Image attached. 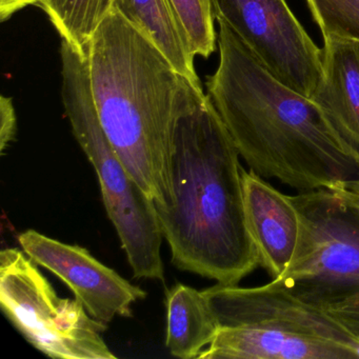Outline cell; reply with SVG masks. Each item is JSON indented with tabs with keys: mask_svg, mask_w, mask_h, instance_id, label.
Returning <instances> with one entry per match:
<instances>
[{
	"mask_svg": "<svg viewBox=\"0 0 359 359\" xmlns=\"http://www.w3.org/2000/svg\"><path fill=\"white\" fill-rule=\"evenodd\" d=\"M239 153L203 91L180 111L153 201L176 268L238 285L260 266L248 228Z\"/></svg>",
	"mask_w": 359,
	"mask_h": 359,
	"instance_id": "obj_1",
	"label": "cell"
},
{
	"mask_svg": "<svg viewBox=\"0 0 359 359\" xmlns=\"http://www.w3.org/2000/svg\"><path fill=\"white\" fill-rule=\"evenodd\" d=\"M217 22L219 64L208 76L207 95L250 170L300 193L344 190L359 180V163L320 109L279 81L226 22Z\"/></svg>",
	"mask_w": 359,
	"mask_h": 359,
	"instance_id": "obj_2",
	"label": "cell"
},
{
	"mask_svg": "<svg viewBox=\"0 0 359 359\" xmlns=\"http://www.w3.org/2000/svg\"><path fill=\"white\" fill-rule=\"evenodd\" d=\"M88 60L104 134L132 177L153 201H158L176 119L203 88L178 73L116 10L94 35Z\"/></svg>",
	"mask_w": 359,
	"mask_h": 359,
	"instance_id": "obj_3",
	"label": "cell"
},
{
	"mask_svg": "<svg viewBox=\"0 0 359 359\" xmlns=\"http://www.w3.org/2000/svg\"><path fill=\"white\" fill-rule=\"evenodd\" d=\"M203 292L219 329L198 359L359 358V340L339 321L274 280Z\"/></svg>",
	"mask_w": 359,
	"mask_h": 359,
	"instance_id": "obj_4",
	"label": "cell"
},
{
	"mask_svg": "<svg viewBox=\"0 0 359 359\" xmlns=\"http://www.w3.org/2000/svg\"><path fill=\"white\" fill-rule=\"evenodd\" d=\"M62 96L81 148L95 169L102 201L136 278L163 280V233L152 199L132 177L100 125L89 60L62 41Z\"/></svg>",
	"mask_w": 359,
	"mask_h": 359,
	"instance_id": "obj_5",
	"label": "cell"
},
{
	"mask_svg": "<svg viewBox=\"0 0 359 359\" xmlns=\"http://www.w3.org/2000/svg\"><path fill=\"white\" fill-rule=\"evenodd\" d=\"M291 199L299 215V239L275 283L323 310L359 297V207L327 189Z\"/></svg>",
	"mask_w": 359,
	"mask_h": 359,
	"instance_id": "obj_6",
	"label": "cell"
},
{
	"mask_svg": "<svg viewBox=\"0 0 359 359\" xmlns=\"http://www.w3.org/2000/svg\"><path fill=\"white\" fill-rule=\"evenodd\" d=\"M0 306L27 341L51 358H116L102 337L107 325L76 298L58 296L34 262L14 248L0 252Z\"/></svg>",
	"mask_w": 359,
	"mask_h": 359,
	"instance_id": "obj_7",
	"label": "cell"
},
{
	"mask_svg": "<svg viewBox=\"0 0 359 359\" xmlns=\"http://www.w3.org/2000/svg\"><path fill=\"white\" fill-rule=\"evenodd\" d=\"M264 66L294 91L311 98L323 77V49L309 36L285 0H211Z\"/></svg>",
	"mask_w": 359,
	"mask_h": 359,
	"instance_id": "obj_8",
	"label": "cell"
},
{
	"mask_svg": "<svg viewBox=\"0 0 359 359\" xmlns=\"http://www.w3.org/2000/svg\"><path fill=\"white\" fill-rule=\"evenodd\" d=\"M22 251L62 279L96 320L108 325L116 316L131 317L132 306L146 291L104 266L85 248L50 238L34 230L18 236Z\"/></svg>",
	"mask_w": 359,
	"mask_h": 359,
	"instance_id": "obj_9",
	"label": "cell"
},
{
	"mask_svg": "<svg viewBox=\"0 0 359 359\" xmlns=\"http://www.w3.org/2000/svg\"><path fill=\"white\" fill-rule=\"evenodd\" d=\"M248 228L259 256L260 266L278 278L293 257L300 222L291 196L283 194L258 174L241 169Z\"/></svg>",
	"mask_w": 359,
	"mask_h": 359,
	"instance_id": "obj_10",
	"label": "cell"
},
{
	"mask_svg": "<svg viewBox=\"0 0 359 359\" xmlns=\"http://www.w3.org/2000/svg\"><path fill=\"white\" fill-rule=\"evenodd\" d=\"M310 100L340 146L359 163V41L323 39V77Z\"/></svg>",
	"mask_w": 359,
	"mask_h": 359,
	"instance_id": "obj_11",
	"label": "cell"
},
{
	"mask_svg": "<svg viewBox=\"0 0 359 359\" xmlns=\"http://www.w3.org/2000/svg\"><path fill=\"white\" fill-rule=\"evenodd\" d=\"M165 308L168 350L178 358H198L219 329L205 294L177 283L168 290Z\"/></svg>",
	"mask_w": 359,
	"mask_h": 359,
	"instance_id": "obj_12",
	"label": "cell"
},
{
	"mask_svg": "<svg viewBox=\"0 0 359 359\" xmlns=\"http://www.w3.org/2000/svg\"><path fill=\"white\" fill-rule=\"evenodd\" d=\"M114 10L144 33L178 73L201 87L195 55L169 0H115Z\"/></svg>",
	"mask_w": 359,
	"mask_h": 359,
	"instance_id": "obj_13",
	"label": "cell"
},
{
	"mask_svg": "<svg viewBox=\"0 0 359 359\" xmlns=\"http://www.w3.org/2000/svg\"><path fill=\"white\" fill-rule=\"evenodd\" d=\"M115 0H36L62 41L88 56L100 25L114 10Z\"/></svg>",
	"mask_w": 359,
	"mask_h": 359,
	"instance_id": "obj_14",
	"label": "cell"
},
{
	"mask_svg": "<svg viewBox=\"0 0 359 359\" xmlns=\"http://www.w3.org/2000/svg\"><path fill=\"white\" fill-rule=\"evenodd\" d=\"M195 56L210 57L216 49L211 0H169Z\"/></svg>",
	"mask_w": 359,
	"mask_h": 359,
	"instance_id": "obj_15",
	"label": "cell"
},
{
	"mask_svg": "<svg viewBox=\"0 0 359 359\" xmlns=\"http://www.w3.org/2000/svg\"><path fill=\"white\" fill-rule=\"evenodd\" d=\"M325 39L359 41V0H306Z\"/></svg>",
	"mask_w": 359,
	"mask_h": 359,
	"instance_id": "obj_16",
	"label": "cell"
},
{
	"mask_svg": "<svg viewBox=\"0 0 359 359\" xmlns=\"http://www.w3.org/2000/svg\"><path fill=\"white\" fill-rule=\"evenodd\" d=\"M18 132V117L13 100L7 96L0 97V152L4 154L15 140Z\"/></svg>",
	"mask_w": 359,
	"mask_h": 359,
	"instance_id": "obj_17",
	"label": "cell"
},
{
	"mask_svg": "<svg viewBox=\"0 0 359 359\" xmlns=\"http://www.w3.org/2000/svg\"><path fill=\"white\" fill-rule=\"evenodd\" d=\"M325 311L359 340V297L336 304Z\"/></svg>",
	"mask_w": 359,
	"mask_h": 359,
	"instance_id": "obj_18",
	"label": "cell"
},
{
	"mask_svg": "<svg viewBox=\"0 0 359 359\" xmlns=\"http://www.w3.org/2000/svg\"><path fill=\"white\" fill-rule=\"evenodd\" d=\"M36 0H0V20L1 22L10 20L16 12L24 8L35 5Z\"/></svg>",
	"mask_w": 359,
	"mask_h": 359,
	"instance_id": "obj_19",
	"label": "cell"
},
{
	"mask_svg": "<svg viewBox=\"0 0 359 359\" xmlns=\"http://www.w3.org/2000/svg\"><path fill=\"white\" fill-rule=\"evenodd\" d=\"M338 192L341 193V194L344 195L346 198H348L351 203H353L354 205H356L357 207H359V195L354 194V193L350 192V191L346 190V189H344V190H339Z\"/></svg>",
	"mask_w": 359,
	"mask_h": 359,
	"instance_id": "obj_20",
	"label": "cell"
},
{
	"mask_svg": "<svg viewBox=\"0 0 359 359\" xmlns=\"http://www.w3.org/2000/svg\"><path fill=\"white\" fill-rule=\"evenodd\" d=\"M346 190L350 191V192L354 193V194L359 195V180L351 182Z\"/></svg>",
	"mask_w": 359,
	"mask_h": 359,
	"instance_id": "obj_21",
	"label": "cell"
}]
</instances>
